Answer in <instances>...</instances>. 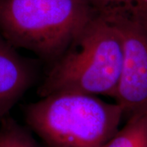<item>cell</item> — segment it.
I'll use <instances>...</instances> for the list:
<instances>
[{
	"label": "cell",
	"instance_id": "cell-8",
	"mask_svg": "<svg viewBox=\"0 0 147 147\" xmlns=\"http://www.w3.org/2000/svg\"><path fill=\"white\" fill-rule=\"evenodd\" d=\"M97 14L135 12L147 4V0H87Z\"/></svg>",
	"mask_w": 147,
	"mask_h": 147
},
{
	"label": "cell",
	"instance_id": "cell-5",
	"mask_svg": "<svg viewBox=\"0 0 147 147\" xmlns=\"http://www.w3.org/2000/svg\"><path fill=\"white\" fill-rule=\"evenodd\" d=\"M34 74L32 64L0 34V120L31 86Z\"/></svg>",
	"mask_w": 147,
	"mask_h": 147
},
{
	"label": "cell",
	"instance_id": "cell-9",
	"mask_svg": "<svg viewBox=\"0 0 147 147\" xmlns=\"http://www.w3.org/2000/svg\"><path fill=\"white\" fill-rule=\"evenodd\" d=\"M142 11H146V13H147V4L146 6H145L144 7H143V9H142Z\"/></svg>",
	"mask_w": 147,
	"mask_h": 147
},
{
	"label": "cell",
	"instance_id": "cell-3",
	"mask_svg": "<svg viewBox=\"0 0 147 147\" xmlns=\"http://www.w3.org/2000/svg\"><path fill=\"white\" fill-rule=\"evenodd\" d=\"M96 14L87 0H0V34L53 63Z\"/></svg>",
	"mask_w": 147,
	"mask_h": 147
},
{
	"label": "cell",
	"instance_id": "cell-7",
	"mask_svg": "<svg viewBox=\"0 0 147 147\" xmlns=\"http://www.w3.org/2000/svg\"><path fill=\"white\" fill-rule=\"evenodd\" d=\"M0 147H46L37 141L28 127H23L10 116L0 120Z\"/></svg>",
	"mask_w": 147,
	"mask_h": 147
},
{
	"label": "cell",
	"instance_id": "cell-1",
	"mask_svg": "<svg viewBox=\"0 0 147 147\" xmlns=\"http://www.w3.org/2000/svg\"><path fill=\"white\" fill-rule=\"evenodd\" d=\"M122 65L120 34L108 17L96 13L52 63L38 95L78 92L115 99Z\"/></svg>",
	"mask_w": 147,
	"mask_h": 147
},
{
	"label": "cell",
	"instance_id": "cell-4",
	"mask_svg": "<svg viewBox=\"0 0 147 147\" xmlns=\"http://www.w3.org/2000/svg\"><path fill=\"white\" fill-rule=\"evenodd\" d=\"M101 15L115 25L122 39L123 65L115 100L127 118L147 110V13Z\"/></svg>",
	"mask_w": 147,
	"mask_h": 147
},
{
	"label": "cell",
	"instance_id": "cell-2",
	"mask_svg": "<svg viewBox=\"0 0 147 147\" xmlns=\"http://www.w3.org/2000/svg\"><path fill=\"white\" fill-rule=\"evenodd\" d=\"M123 117L118 103L78 92L41 97L25 110L27 127L46 147H103Z\"/></svg>",
	"mask_w": 147,
	"mask_h": 147
},
{
	"label": "cell",
	"instance_id": "cell-6",
	"mask_svg": "<svg viewBox=\"0 0 147 147\" xmlns=\"http://www.w3.org/2000/svg\"><path fill=\"white\" fill-rule=\"evenodd\" d=\"M103 147H147V110L128 116Z\"/></svg>",
	"mask_w": 147,
	"mask_h": 147
}]
</instances>
